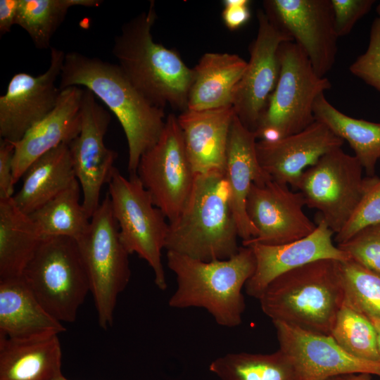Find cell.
Masks as SVG:
<instances>
[{"instance_id": "7", "label": "cell", "mask_w": 380, "mask_h": 380, "mask_svg": "<svg viewBox=\"0 0 380 380\" xmlns=\"http://www.w3.org/2000/svg\"><path fill=\"white\" fill-rule=\"evenodd\" d=\"M23 277L44 309L61 322L75 321L90 292L77 241L70 237L42 238Z\"/></svg>"}, {"instance_id": "31", "label": "cell", "mask_w": 380, "mask_h": 380, "mask_svg": "<svg viewBox=\"0 0 380 380\" xmlns=\"http://www.w3.org/2000/svg\"><path fill=\"white\" fill-rule=\"evenodd\" d=\"M98 0H20L15 25L24 29L38 49L50 48L51 39L72 6L97 7Z\"/></svg>"}, {"instance_id": "8", "label": "cell", "mask_w": 380, "mask_h": 380, "mask_svg": "<svg viewBox=\"0 0 380 380\" xmlns=\"http://www.w3.org/2000/svg\"><path fill=\"white\" fill-rule=\"evenodd\" d=\"M75 240L88 274L98 323L107 329L113 324L118 296L131 276L129 254L120 241L108 193L87 229Z\"/></svg>"}, {"instance_id": "19", "label": "cell", "mask_w": 380, "mask_h": 380, "mask_svg": "<svg viewBox=\"0 0 380 380\" xmlns=\"http://www.w3.org/2000/svg\"><path fill=\"white\" fill-rule=\"evenodd\" d=\"M343 142L326 125L315 120L298 133L272 141L259 140L256 153L261 167L272 180L298 189L305 168L324 154L341 148Z\"/></svg>"}, {"instance_id": "5", "label": "cell", "mask_w": 380, "mask_h": 380, "mask_svg": "<svg viewBox=\"0 0 380 380\" xmlns=\"http://www.w3.org/2000/svg\"><path fill=\"white\" fill-rule=\"evenodd\" d=\"M258 300L272 322L330 336L344 302L338 261L319 260L287 272L274 279Z\"/></svg>"}, {"instance_id": "34", "label": "cell", "mask_w": 380, "mask_h": 380, "mask_svg": "<svg viewBox=\"0 0 380 380\" xmlns=\"http://www.w3.org/2000/svg\"><path fill=\"white\" fill-rule=\"evenodd\" d=\"M380 224V177H367L364 194L353 214L335 235L337 244L343 243L367 227Z\"/></svg>"}, {"instance_id": "12", "label": "cell", "mask_w": 380, "mask_h": 380, "mask_svg": "<svg viewBox=\"0 0 380 380\" xmlns=\"http://www.w3.org/2000/svg\"><path fill=\"white\" fill-rule=\"evenodd\" d=\"M262 4L269 20L300 46L317 75L326 77L338 49L331 0H265Z\"/></svg>"}, {"instance_id": "45", "label": "cell", "mask_w": 380, "mask_h": 380, "mask_svg": "<svg viewBox=\"0 0 380 380\" xmlns=\"http://www.w3.org/2000/svg\"><path fill=\"white\" fill-rule=\"evenodd\" d=\"M376 12L379 15V18H380V3L378 4L377 7H376Z\"/></svg>"}, {"instance_id": "16", "label": "cell", "mask_w": 380, "mask_h": 380, "mask_svg": "<svg viewBox=\"0 0 380 380\" xmlns=\"http://www.w3.org/2000/svg\"><path fill=\"white\" fill-rule=\"evenodd\" d=\"M305 205L302 194L291 191L288 185L272 179L263 185L253 184L246 210L258 234L255 238L242 241V245H281L310 234L317 224L305 214Z\"/></svg>"}, {"instance_id": "44", "label": "cell", "mask_w": 380, "mask_h": 380, "mask_svg": "<svg viewBox=\"0 0 380 380\" xmlns=\"http://www.w3.org/2000/svg\"><path fill=\"white\" fill-rule=\"evenodd\" d=\"M55 380H68V379L65 378L62 374L58 377H57Z\"/></svg>"}, {"instance_id": "1", "label": "cell", "mask_w": 380, "mask_h": 380, "mask_svg": "<svg viewBox=\"0 0 380 380\" xmlns=\"http://www.w3.org/2000/svg\"><path fill=\"white\" fill-rule=\"evenodd\" d=\"M61 90L85 87L117 117L128 146L129 176L137 175L141 156L158 140L166 117L133 85L118 64L76 51L65 53L60 77Z\"/></svg>"}, {"instance_id": "14", "label": "cell", "mask_w": 380, "mask_h": 380, "mask_svg": "<svg viewBox=\"0 0 380 380\" xmlns=\"http://www.w3.org/2000/svg\"><path fill=\"white\" fill-rule=\"evenodd\" d=\"M258 29L249 46L247 68L232 95L236 116L250 131L255 132L273 92L279 75L278 49L284 42L293 41L272 23L263 9L257 12Z\"/></svg>"}, {"instance_id": "26", "label": "cell", "mask_w": 380, "mask_h": 380, "mask_svg": "<svg viewBox=\"0 0 380 380\" xmlns=\"http://www.w3.org/2000/svg\"><path fill=\"white\" fill-rule=\"evenodd\" d=\"M23 178L22 187L13 199L29 215L76 179L68 144H63L39 158Z\"/></svg>"}, {"instance_id": "3", "label": "cell", "mask_w": 380, "mask_h": 380, "mask_svg": "<svg viewBox=\"0 0 380 380\" xmlns=\"http://www.w3.org/2000/svg\"><path fill=\"white\" fill-rule=\"evenodd\" d=\"M238 237L224 171L196 175L187 202L169 222L165 249L202 261L226 260L238 253Z\"/></svg>"}, {"instance_id": "10", "label": "cell", "mask_w": 380, "mask_h": 380, "mask_svg": "<svg viewBox=\"0 0 380 380\" xmlns=\"http://www.w3.org/2000/svg\"><path fill=\"white\" fill-rule=\"evenodd\" d=\"M363 167L355 156L341 148L322 156L303 173L298 189L305 205L317 210L319 217L334 233L348 222L367 185Z\"/></svg>"}, {"instance_id": "4", "label": "cell", "mask_w": 380, "mask_h": 380, "mask_svg": "<svg viewBox=\"0 0 380 380\" xmlns=\"http://www.w3.org/2000/svg\"><path fill=\"white\" fill-rule=\"evenodd\" d=\"M167 260L177 284L168 301L171 308H204L222 327L241 324L246 308L242 289L256 265L251 247L241 246L229 259L208 262L167 251Z\"/></svg>"}, {"instance_id": "15", "label": "cell", "mask_w": 380, "mask_h": 380, "mask_svg": "<svg viewBox=\"0 0 380 380\" xmlns=\"http://www.w3.org/2000/svg\"><path fill=\"white\" fill-rule=\"evenodd\" d=\"M65 53L51 48L49 68L37 76L15 74L6 93L0 96V137L12 143L20 141L35 124L56 106L61 90L56 85Z\"/></svg>"}, {"instance_id": "25", "label": "cell", "mask_w": 380, "mask_h": 380, "mask_svg": "<svg viewBox=\"0 0 380 380\" xmlns=\"http://www.w3.org/2000/svg\"><path fill=\"white\" fill-rule=\"evenodd\" d=\"M58 335L30 340L0 337V380H55L61 372Z\"/></svg>"}, {"instance_id": "30", "label": "cell", "mask_w": 380, "mask_h": 380, "mask_svg": "<svg viewBox=\"0 0 380 380\" xmlns=\"http://www.w3.org/2000/svg\"><path fill=\"white\" fill-rule=\"evenodd\" d=\"M81 187L75 179L67 188L29 215L42 238L66 236L77 239L87 229L90 219L80 201Z\"/></svg>"}, {"instance_id": "42", "label": "cell", "mask_w": 380, "mask_h": 380, "mask_svg": "<svg viewBox=\"0 0 380 380\" xmlns=\"http://www.w3.org/2000/svg\"><path fill=\"white\" fill-rule=\"evenodd\" d=\"M369 318L372 322L376 331L377 348L380 356V319L374 317H370Z\"/></svg>"}, {"instance_id": "35", "label": "cell", "mask_w": 380, "mask_h": 380, "mask_svg": "<svg viewBox=\"0 0 380 380\" xmlns=\"http://www.w3.org/2000/svg\"><path fill=\"white\" fill-rule=\"evenodd\" d=\"M337 246L350 260L380 275V224L363 228Z\"/></svg>"}, {"instance_id": "39", "label": "cell", "mask_w": 380, "mask_h": 380, "mask_svg": "<svg viewBox=\"0 0 380 380\" xmlns=\"http://www.w3.org/2000/svg\"><path fill=\"white\" fill-rule=\"evenodd\" d=\"M250 1L247 0H225L223 1L222 17L225 26L236 30L244 25L250 18Z\"/></svg>"}, {"instance_id": "21", "label": "cell", "mask_w": 380, "mask_h": 380, "mask_svg": "<svg viewBox=\"0 0 380 380\" xmlns=\"http://www.w3.org/2000/svg\"><path fill=\"white\" fill-rule=\"evenodd\" d=\"M256 137L234 115L230 127L224 175L227 181L233 213L242 241L256 237L258 232L250 221L246 203L253 184L263 185L272 180L261 167L256 153Z\"/></svg>"}, {"instance_id": "20", "label": "cell", "mask_w": 380, "mask_h": 380, "mask_svg": "<svg viewBox=\"0 0 380 380\" xmlns=\"http://www.w3.org/2000/svg\"><path fill=\"white\" fill-rule=\"evenodd\" d=\"M84 89L70 87L61 90L53 110L32 126L14 144L13 183L23 178L39 158L63 144H69L81 130V103Z\"/></svg>"}, {"instance_id": "37", "label": "cell", "mask_w": 380, "mask_h": 380, "mask_svg": "<svg viewBox=\"0 0 380 380\" xmlns=\"http://www.w3.org/2000/svg\"><path fill=\"white\" fill-rule=\"evenodd\" d=\"M334 28L338 37L349 34L356 23L369 13L374 0H331Z\"/></svg>"}, {"instance_id": "33", "label": "cell", "mask_w": 380, "mask_h": 380, "mask_svg": "<svg viewBox=\"0 0 380 380\" xmlns=\"http://www.w3.org/2000/svg\"><path fill=\"white\" fill-rule=\"evenodd\" d=\"M343 303L370 317L380 319V275L349 259L338 261Z\"/></svg>"}, {"instance_id": "36", "label": "cell", "mask_w": 380, "mask_h": 380, "mask_svg": "<svg viewBox=\"0 0 380 380\" xmlns=\"http://www.w3.org/2000/svg\"><path fill=\"white\" fill-rule=\"evenodd\" d=\"M350 72L380 92V18L371 25L369 44L349 68Z\"/></svg>"}, {"instance_id": "18", "label": "cell", "mask_w": 380, "mask_h": 380, "mask_svg": "<svg viewBox=\"0 0 380 380\" xmlns=\"http://www.w3.org/2000/svg\"><path fill=\"white\" fill-rule=\"evenodd\" d=\"M334 234L324 220L317 217L313 232L297 241L274 246L259 243L246 246L251 248L256 262L254 273L245 285L246 293L258 299L277 277L314 261L349 260L348 255L334 244Z\"/></svg>"}, {"instance_id": "28", "label": "cell", "mask_w": 380, "mask_h": 380, "mask_svg": "<svg viewBox=\"0 0 380 380\" xmlns=\"http://www.w3.org/2000/svg\"><path fill=\"white\" fill-rule=\"evenodd\" d=\"M315 119L326 125L336 136L348 142L355 156L369 177L374 176L380 160V122L350 117L319 95L314 104Z\"/></svg>"}, {"instance_id": "40", "label": "cell", "mask_w": 380, "mask_h": 380, "mask_svg": "<svg viewBox=\"0 0 380 380\" xmlns=\"http://www.w3.org/2000/svg\"><path fill=\"white\" fill-rule=\"evenodd\" d=\"M20 0L0 1V34L8 33L15 23Z\"/></svg>"}, {"instance_id": "41", "label": "cell", "mask_w": 380, "mask_h": 380, "mask_svg": "<svg viewBox=\"0 0 380 380\" xmlns=\"http://www.w3.org/2000/svg\"><path fill=\"white\" fill-rule=\"evenodd\" d=\"M369 374H351L340 376L342 380H374Z\"/></svg>"}, {"instance_id": "22", "label": "cell", "mask_w": 380, "mask_h": 380, "mask_svg": "<svg viewBox=\"0 0 380 380\" xmlns=\"http://www.w3.org/2000/svg\"><path fill=\"white\" fill-rule=\"evenodd\" d=\"M234 115L232 106H229L186 110L177 116L187 157L195 175L224 171Z\"/></svg>"}, {"instance_id": "2", "label": "cell", "mask_w": 380, "mask_h": 380, "mask_svg": "<svg viewBox=\"0 0 380 380\" xmlns=\"http://www.w3.org/2000/svg\"><path fill=\"white\" fill-rule=\"evenodd\" d=\"M157 15L154 1L122 25L113 54L133 85L153 105L184 112L193 80L189 68L173 49L156 42L151 34Z\"/></svg>"}, {"instance_id": "9", "label": "cell", "mask_w": 380, "mask_h": 380, "mask_svg": "<svg viewBox=\"0 0 380 380\" xmlns=\"http://www.w3.org/2000/svg\"><path fill=\"white\" fill-rule=\"evenodd\" d=\"M120 241L129 254L136 253L151 267L154 282L167 289L162 250L169 229L165 214L155 205L137 175L125 177L115 167L108 183Z\"/></svg>"}, {"instance_id": "13", "label": "cell", "mask_w": 380, "mask_h": 380, "mask_svg": "<svg viewBox=\"0 0 380 380\" xmlns=\"http://www.w3.org/2000/svg\"><path fill=\"white\" fill-rule=\"evenodd\" d=\"M95 98L91 91L84 89L81 130L68 144L75 175L81 187L82 204L90 220L101 203V188L110 181L118 156L104 144L110 114Z\"/></svg>"}, {"instance_id": "11", "label": "cell", "mask_w": 380, "mask_h": 380, "mask_svg": "<svg viewBox=\"0 0 380 380\" xmlns=\"http://www.w3.org/2000/svg\"><path fill=\"white\" fill-rule=\"evenodd\" d=\"M137 175L169 222L176 220L187 202L196 176L177 116H167L158 140L141 156Z\"/></svg>"}, {"instance_id": "29", "label": "cell", "mask_w": 380, "mask_h": 380, "mask_svg": "<svg viewBox=\"0 0 380 380\" xmlns=\"http://www.w3.org/2000/svg\"><path fill=\"white\" fill-rule=\"evenodd\" d=\"M221 380H300L296 370L281 350L272 353H232L209 365Z\"/></svg>"}, {"instance_id": "27", "label": "cell", "mask_w": 380, "mask_h": 380, "mask_svg": "<svg viewBox=\"0 0 380 380\" xmlns=\"http://www.w3.org/2000/svg\"><path fill=\"white\" fill-rule=\"evenodd\" d=\"M41 239L35 223L13 198L0 200V280L23 277Z\"/></svg>"}, {"instance_id": "23", "label": "cell", "mask_w": 380, "mask_h": 380, "mask_svg": "<svg viewBox=\"0 0 380 380\" xmlns=\"http://www.w3.org/2000/svg\"><path fill=\"white\" fill-rule=\"evenodd\" d=\"M65 328L37 299L23 277L0 280V337L30 340Z\"/></svg>"}, {"instance_id": "17", "label": "cell", "mask_w": 380, "mask_h": 380, "mask_svg": "<svg viewBox=\"0 0 380 380\" xmlns=\"http://www.w3.org/2000/svg\"><path fill=\"white\" fill-rule=\"evenodd\" d=\"M279 350L293 363L300 380H323L351 374L380 376V362L357 358L331 336L273 322Z\"/></svg>"}, {"instance_id": "38", "label": "cell", "mask_w": 380, "mask_h": 380, "mask_svg": "<svg viewBox=\"0 0 380 380\" xmlns=\"http://www.w3.org/2000/svg\"><path fill=\"white\" fill-rule=\"evenodd\" d=\"M13 143L0 139V200L13 197Z\"/></svg>"}, {"instance_id": "24", "label": "cell", "mask_w": 380, "mask_h": 380, "mask_svg": "<svg viewBox=\"0 0 380 380\" xmlns=\"http://www.w3.org/2000/svg\"><path fill=\"white\" fill-rule=\"evenodd\" d=\"M248 62L235 53H204L193 68L187 110H202L232 106L234 88Z\"/></svg>"}, {"instance_id": "43", "label": "cell", "mask_w": 380, "mask_h": 380, "mask_svg": "<svg viewBox=\"0 0 380 380\" xmlns=\"http://www.w3.org/2000/svg\"><path fill=\"white\" fill-rule=\"evenodd\" d=\"M323 380H342V379H341V376H334V377L324 379Z\"/></svg>"}, {"instance_id": "32", "label": "cell", "mask_w": 380, "mask_h": 380, "mask_svg": "<svg viewBox=\"0 0 380 380\" xmlns=\"http://www.w3.org/2000/svg\"><path fill=\"white\" fill-rule=\"evenodd\" d=\"M330 336L347 353L357 358L380 362L376 334L369 318L343 303Z\"/></svg>"}, {"instance_id": "6", "label": "cell", "mask_w": 380, "mask_h": 380, "mask_svg": "<svg viewBox=\"0 0 380 380\" xmlns=\"http://www.w3.org/2000/svg\"><path fill=\"white\" fill-rule=\"evenodd\" d=\"M278 59L279 79L254 132L262 141H276L305 129L315 120L317 98L331 88L328 78L317 75L294 41L280 44Z\"/></svg>"}]
</instances>
